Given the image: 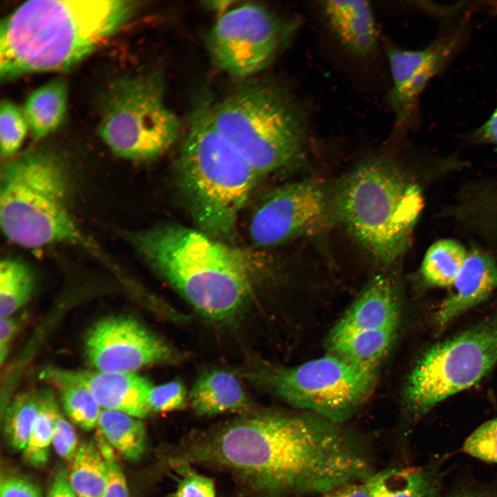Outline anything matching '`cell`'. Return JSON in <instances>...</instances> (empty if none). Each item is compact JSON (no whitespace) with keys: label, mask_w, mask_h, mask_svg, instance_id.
Returning <instances> with one entry per match:
<instances>
[{"label":"cell","mask_w":497,"mask_h":497,"mask_svg":"<svg viewBox=\"0 0 497 497\" xmlns=\"http://www.w3.org/2000/svg\"><path fill=\"white\" fill-rule=\"evenodd\" d=\"M340 425L312 413L250 411L188 436L173 461L225 469L260 497L329 494L373 473Z\"/></svg>","instance_id":"cell-1"},{"label":"cell","mask_w":497,"mask_h":497,"mask_svg":"<svg viewBox=\"0 0 497 497\" xmlns=\"http://www.w3.org/2000/svg\"><path fill=\"white\" fill-rule=\"evenodd\" d=\"M128 0H30L0 26V77L67 70L116 33L140 6Z\"/></svg>","instance_id":"cell-2"},{"label":"cell","mask_w":497,"mask_h":497,"mask_svg":"<svg viewBox=\"0 0 497 497\" xmlns=\"http://www.w3.org/2000/svg\"><path fill=\"white\" fill-rule=\"evenodd\" d=\"M125 236L142 259L206 320L228 323L248 306L256 271L240 249L172 223Z\"/></svg>","instance_id":"cell-3"},{"label":"cell","mask_w":497,"mask_h":497,"mask_svg":"<svg viewBox=\"0 0 497 497\" xmlns=\"http://www.w3.org/2000/svg\"><path fill=\"white\" fill-rule=\"evenodd\" d=\"M334 219L376 259L388 264L408 249L423 207L419 186L391 159L364 161L332 193Z\"/></svg>","instance_id":"cell-4"},{"label":"cell","mask_w":497,"mask_h":497,"mask_svg":"<svg viewBox=\"0 0 497 497\" xmlns=\"http://www.w3.org/2000/svg\"><path fill=\"white\" fill-rule=\"evenodd\" d=\"M179 183L199 231L226 243L260 176L218 132L207 104L189 120L178 159Z\"/></svg>","instance_id":"cell-5"},{"label":"cell","mask_w":497,"mask_h":497,"mask_svg":"<svg viewBox=\"0 0 497 497\" xmlns=\"http://www.w3.org/2000/svg\"><path fill=\"white\" fill-rule=\"evenodd\" d=\"M70 183L54 152L29 150L1 170L0 223L5 236L27 248L68 243L96 251L70 209Z\"/></svg>","instance_id":"cell-6"},{"label":"cell","mask_w":497,"mask_h":497,"mask_svg":"<svg viewBox=\"0 0 497 497\" xmlns=\"http://www.w3.org/2000/svg\"><path fill=\"white\" fill-rule=\"evenodd\" d=\"M207 109L215 128L260 176L289 165L303 152L305 111L275 84L248 81Z\"/></svg>","instance_id":"cell-7"},{"label":"cell","mask_w":497,"mask_h":497,"mask_svg":"<svg viewBox=\"0 0 497 497\" xmlns=\"http://www.w3.org/2000/svg\"><path fill=\"white\" fill-rule=\"evenodd\" d=\"M376 371L329 353L293 367L257 364L243 375L293 407L342 424L370 398Z\"/></svg>","instance_id":"cell-8"},{"label":"cell","mask_w":497,"mask_h":497,"mask_svg":"<svg viewBox=\"0 0 497 497\" xmlns=\"http://www.w3.org/2000/svg\"><path fill=\"white\" fill-rule=\"evenodd\" d=\"M158 71L114 80L104 93L99 133L113 153L133 162L155 159L175 143L180 123L164 101Z\"/></svg>","instance_id":"cell-9"},{"label":"cell","mask_w":497,"mask_h":497,"mask_svg":"<svg viewBox=\"0 0 497 497\" xmlns=\"http://www.w3.org/2000/svg\"><path fill=\"white\" fill-rule=\"evenodd\" d=\"M497 364V315L429 349L405 389L409 411L421 416L478 382Z\"/></svg>","instance_id":"cell-10"},{"label":"cell","mask_w":497,"mask_h":497,"mask_svg":"<svg viewBox=\"0 0 497 497\" xmlns=\"http://www.w3.org/2000/svg\"><path fill=\"white\" fill-rule=\"evenodd\" d=\"M297 27V21L264 6L244 4L219 17L206 46L217 67L233 77H246L267 67Z\"/></svg>","instance_id":"cell-11"},{"label":"cell","mask_w":497,"mask_h":497,"mask_svg":"<svg viewBox=\"0 0 497 497\" xmlns=\"http://www.w3.org/2000/svg\"><path fill=\"white\" fill-rule=\"evenodd\" d=\"M333 219L332 193L306 179L273 191L253 215L249 233L255 245L272 246L319 233Z\"/></svg>","instance_id":"cell-12"},{"label":"cell","mask_w":497,"mask_h":497,"mask_svg":"<svg viewBox=\"0 0 497 497\" xmlns=\"http://www.w3.org/2000/svg\"><path fill=\"white\" fill-rule=\"evenodd\" d=\"M84 351L90 364L103 372H135L144 367L177 363L175 347L131 317L101 319L89 329Z\"/></svg>","instance_id":"cell-13"},{"label":"cell","mask_w":497,"mask_h":497,"mask_svg":"<svg viewBox=\"0 0 497 497\" xmlns=\"http://www.w3.org/2000/svg\"><path fill=\"white\" fill-rule=\"evenodd\" d=\"M462 35L460 30L446 34L420 50L387 48L392 81L387 100L397 124H403L410 118L420 95L455 54Z\"/></svg>","instance_id":"cell-14"},{"label":"cell","mask_w":497,"mask_h":497,"mask_svg":"<svg viewBox=\"0 0 497 497\" xmlns=\"http://www.w3.org/2000/svg\"><path fill=\"white\" fill-rule=\"evenodd\" d=\"M41 376L47 380L60 379L84 387L102 409L120 411L140 419L151 413L148 396L153 385L136 372L48 369Z\"/></svg>","instance_id":"cell-15"},{"label":"cell","mask_w":497,"mask_h":497,"mask_svg":"<svg viewBox=\"0 0 497 497\" xmlns=\"http://www.w3.org/2000/svg\"><path fill=\"white\" fill-rule=\"evenodd\" d=\"M400 307L397 286L387 275L371 280L329 333L327 344L363 330L398 326Z\"/></svg>","instance_id":"cell-16"},{"label":"cell","mask_w":497,"mask_h":497,"mask_svg":"<svg viewBox=\"0 0 497 497\" xmlns=\"http://www.w3.org/2000/svg\"><path fill=\"white\" fill-rule=\"evenodd\" d=\"M452 285L454 291L445 300L436 314V322L442 326L484 302L496 289V260L486 252L473 249L467 253Z\"/></svg>","instance_id":"cell-17"},{"label":"cell","mask_w":497,"mask_h":497,"mask_svg":"<svg viewBox=\"0 0 497 497\" xmlns=\"http://www.w3.org/2000/svg\"><path fill=\"white\" fill-rule=\"evenodd\" d=\"M321 8L328 26L349 52L359 57L374 52L378 34L369 2L330 0L321 2Z\"/></svg>","instance_id":"cell-18"},{"label":"cell","mask_w":497,"mask_h":497,"mask_svg":"<svg viewBox=\"0 0 497 497\" xmlns=\"http://www.w3.org/2000/svg\"><path fill=\"white\" fill-rule=\"evenodd\" d=\"M193 410L211 416L228 412L250 411L251 403L237 377L231 371L213 369L204 371L188 396Z\"/></svg>","instance_id":"cell-19"},{"label":"cell","mask_w":497,"mask_h":497,"mask_svg":"<svg viewBox=\"0 0 497 497\" xmlns=\"http://www.w3.org/2000/svg\"><path fill=\"white\" fill-rule=\"evenodd\" d=\"M364 481L369 497H436L440 488V475L431 467L384 469Z\"/></svg>","instance_id":"cell-20"},{"label":"cell","mask_w":497,"mask_h":497,"mask_svg":"<svg viewBox=\"0 0 497 497\" xmlns=\"http://www.w3.org/2000/svg\"><path fill=\"white\" fill-rule=\"evenodd\" d=\"M67 101V86L61 79L50 80L28 96L23 113L35 142L60 126L66 115Z\"/></svg>","instance_id":"cell-21"},{"label":"cell","mask_w":497,"mask_h":497,"mask_svg":"<svg viewBox=\"0 0 497 497\" xmlns=\"http://www.w3.org/2000/svg\"><path fill=\"white\" fill-rule=\"evenodd\" d=\"M97 433L124 458L141 459L146 449V431L142 419L117 411L102 409Z\"/></svg>","instance_id":"cell-22"},{"label":"cell","mask_w":497,"mask_h":497,"mask_svg":"<svg viewBox=\"0 0 497 497\" xmlns=\"http://www.w3.org/2000/svg\"><path fill=\"white\" fill-rule=\"evenodd\" d=\"M398 326L363 330L328 344L329 353L359 365L377 369L387 353Z\"/></svg>","instance_id":"cell-23"},{"label":"cell","mask_w":497,"mask_h":497,"mask_svg":"<svg viewBox=\"0 0 497 497\" xmlns=\"http://www.w3.org/2000/svg\"><path fill=\"white\" fill-rule=\"evenodd\" d=\"M68 478L78 497H101L107 483L108 467L96 442L89 440L79 445Z\"/></svg>","instance_id":"cell-24"},{"label":"cell","mask_w":497,"mask_h":497,"mask_svg":"<svg viewBox=\"0 0 497 497\" xmlns=\"http://www.w3.org/2000/svg\"><path fill=\"white\" fill-rule=\"evenodd\" d=\"M467 253L463 246L455 240L436 242L428 248L422 262L420 273L423 280L434 286L452 285Z\"/></svg>","instance_id":"cell-25"},{"label":"cell","mask_w":497,"mask_h":497,"mask_svg":"<svg viewBox=\"0 0 497 497\" xmlns=\"http://www.w3.org/2000/svg\"><path fill=\"white\" fill-rule=\"evenodd\" d=\"M39 407L28 442L22 451L26 461L34 467H41L48 461L53 431L60 413L52 391L38 392Z\"/></svg>","instance_id":"cell-26"},{"label":"cell","mask_w":497,"mask_h":497,"mask_svg":"<svg viewBox=\"0 0 497 497\" xmlns=\"http://www.w3.org/2000/svg\"><path fill=\"white\" fill-rule=\"evenodd\" d=\"M35 280L31 269L23 262L11 258L0 264V315L7 318L31 298Z\"/></svg>","instance_id":"cell-27"},{"label":"cell","mask_w":497,"mask_h":497,"mask_svg":"<svg viewBox=\"0 0 497 497\" xmlns=\"http://www.w3.org/2000/svg\"><path fill=\"white\" fill-rule=\"evenodd\" d=\"M39 407V393L24 392L18 395L7 408L3 434L7 444L14 451H23L29 439Z\"/></svg>","instance_id":"cell-28"},{"label":"cell","mask_w":497,"mask_h":497,"mask_svg":"<svg viewBox=\"0 0 497 497\" xmlns=\"http://www.w3.org/2000/svg\"><path fill=\"white\" fill-rule=\"evenodd\" d=\"M48 381L58 387L65 412L75 425L85 431L97 427L102 409L86 388L60 379Z\"/></svg>","instance_id":"cell-29"},{"label":"cell","mask_w":497,"mask_h":497,"mask_svg":"<svg viewBox=\"0 0 497 497\" xmlns=\"http://www.w3.org/2000/svg\"><path fill=\"white\" fill-rule=\"evenodd\" d=\"M28 126L23 113L14 103L4 99L0 106V146L5 158L11 157L20 148Z\"/></svg>","instance_id":"cell-30"},{"label":"cell","mask_w":497,"mask_h":497,"mask_svg":"<svg viewBox=\"0 0 497 497\" xmlns=\"http://www.w3.org/2000/svg\"><path fill=\"white\" fill-rule=\"evenodd\" d=\"M188 396L184 383L178 379L153 386L148 396L150 411L164 413L182 409L188 403Z\"/></svg>","instance_id":"cell-31"},{"label":"cell","mask_w":497,"mask_h":497,"mask_svg":"<svg viewBox=\"0 0 497 497\" xmlns=\"http://www.w3.org/2000/svg\"><path fill=\"white\" fill-rule=\"evenodd\" d=\"M462 449L473 457L497 463V418L476 429L465 440Z\"/></svg>","instance_id":"cell-32"},{"label":"cell","mask_w":497,"mask_h":497,"mask_svg":"<svg viewBox=\"0 0 497 497\" xmlns=\"http://www.w3.org/2000/svg\"><path fill=\"white\" fill-rule=\"evenodd\" d=\"M180 476L172 497H215L213 480L194 471L190 464L173 462Z\"/></svg>","instance_id":"cell-33"},{"label":"cell","mask_w":497,"mask_h":497,"mask_svg":"<svg viewBox=\"0 0 497 497\" xmlns=\"http://www.w3.org/2000/svg\"><path fill=\"white\" fill-rule=\"evenodd\" d=\"M96 444L108 467V479L101 497H129L125 476L115 458L114 449L97 433Z\"/></svg>","instance_id":"cell-34"},{"label":"cell","mask_w":497,"mask_h":497,"mask_svg":"<svg viewBox=\"0 0 497 497\" xmlns=\"http://www.w3.org/2000/svg\"><path fill=\"white\" fill-rule=\"evenodd\" d=\"M52 446L61 458L70 462L79 447L77 436L73 426L61 412L55 425Z\"/></svg>","instance_id":"cell-35"},{"label":"cell","mask_w":497,"mask_h":497,"mask_svg":"<svg viewBox=\"0 0 497 497\" xmlns=\"http://www.w3.org/2000/svg\"><path fill=\"white\" fill-rule=\"evenodd\" d=\"M1 497H41L39 487L19 476H7L1 481Z\"/></svg>","instance_id":"cell-36"},{"label":"cell","mask_w":497,"mask_h":497,"mask_svg":"<svg viewBox=\"0 0 497 497\" xmlns=\"http://www.w3.org/2000/svg\"><path fill=\"white\" fill-rule=\"evenodd\" d=\"M474 142L497 145V106L489 119L470 135Z\"/></svg>","instance_id":"cell-37"},{"label":"cell","mask_w":497,"mask_h":497,"mask_svg":"<svg viewBox=\"0 0 497 497\" xmlns=\"http://www.w3.org/2000/svg\"><path fill=\"white\" fill-rule=\"evenodd\" d=\"M47 497H78L69 482L68 471L64 467L57 471Z\"/></svg>","instance_id":"cell-38"},{"label":"cell","mask_w":497,"mask_h":497,"mask_svg":"<svg viewBox=\"0 0 497 497\" xmlns=\"http://www.w3.org/2000/svg\"><path fill=\"white\" fill-rule=\"evenodd\" d=\"M18 327V321L11 317L1 318L0 362L1 364L8 355L11 341L17 331Z\"/></svg>","instance_id":"cell-39"},{"label":"cell","mask_w":497,"mask_h":497,"mask_svg":"<svg viewBox=\"0 0 497 497\" xmlns=\"http://www.w3.org/2000/svg\"><path fill=\"white\" fill-rule=\"evenodd\" d=\"M338 497H369L364 481L349 484L336 491Z\"/></svg>","instance_id":"cell-40"},{"label":"cell","mask_w":497,"mask_h":497,"mask_svg":"<svg viewBox=\"0 0 497 497\" xmlns=\"http://www.w3.org/2000/svg\"><path fill=\"white\" fill-rule=\"evenodd\" d=\"M447 497H497V494L479 490H467L457 491Z\"/></svg>","instance_id":"cell-41"},{"label":"cell","mask_w":497,"mask_h":497,"mask_svg":"<svg viewBox=\"0 0 497 497\" xmlns=\"http://www.w3.org/2000/svg\"><path fill=\"white\" fill-rule=\"evenodd\" d=\"M324 497H338V495H337V493H336V491H335V492H333V493L327 494L326 496H324Z\"/></svg>","instance_id":"cell-42"}]
</instances>
